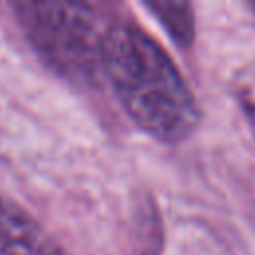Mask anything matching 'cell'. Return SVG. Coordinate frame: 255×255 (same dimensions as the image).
<instances>
[{
    "label": "cell",
    "instance_id": "7a4b0ae2",
    "mask_svg": "<svg viewBox=\"0 0 255 255\" xmlns=\"http://www.w3.org/2000/svg\"><path fill=\"white\" fill-rule=\"evenodd\" d=\"M14 16L32 48L62 78L90 86L102 76L106 28L92 4L18 2Z\"/></svg>",
    "mask_w": 255,
    "mask_h": 255
},
{
    "label": "cell",
    "instance_id": "3957f363",
    "mask_svg": "<svg viewBox=\"0 0 255 255\" xmlns=\"http://www.w3.org/2000/svg\"><path fill=\"white\" fill-rule=\"evenodd\" d=\"M0 255H60L44 227L0 193Z\"/></svg>",
    "mask_w": 255,
    "mask_h": 255
},
{
    "label": "cell",
    "instance_id": "6da1fadb",
    "mask_svg": "<svg viewBox=\"0 0 255 255\" xmlns=\"http://www.w3.org/2000/svg\"><path fill=\"white\" fill-rule=\"evenodd\" d=\"M102 76L108 78L126 114L163 143L187 139L199 124V108L169 54L135 22L106 28Z\"/></svg>",
    "mask_w": 255,
    "mask_h": 255
},
{
    "label": "cell",
    "instance_id": "5b68a950",
    "mask_svg": "<svg viewBox=\"0 0 255 255\" xmlns=\"http://www.w3.org/2000/svg\"><path fill=\"white\" fill-rule=\"evenodd\" d=\"M253 10H255V4H253Z\"/></svg>",
    "mask_w": 255,
    "mask_h": 255
},
{
    "label": "cell",
    "instance_id": "277c9868",
    "mask_svg": "<svg viewBox=\"0 0 255 255\" xmlns=\"http://www.w3.org/2000/svg\"><path fill=\"white\" fill-rule=\"evenodd\" d=\"M145 8L161 22L171 40L189 48L195 36V18L189 2H145Z\"/></svg>",
    "mask_w": 255,
    "mask_h": 255
}]
</instances>
